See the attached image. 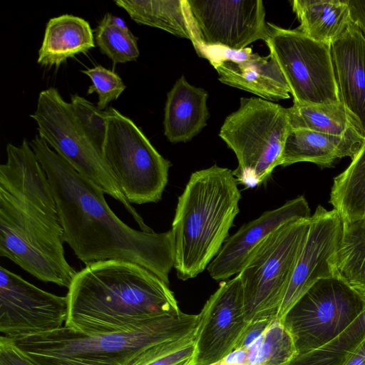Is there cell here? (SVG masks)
<instances>
[{
	"mask_svg": "<svg viewBox=\"0 0 365 365\" xmlns=\"http://www.w3.org/2000/svg\"><path fill=\"white\" fill-rule=\"evenodd\" d=\"M330 48L339 101L365 138V36L351 21Z\"/></svg>",
	"mask_w": 365,
	"mask_h": 365,
	"instance_id": "17",
	"label": "cell"
},
{
	"mask_svg": "<svg viewBox=\"0 0 365 365\" xmlns=\"http://www.w3.org/2000/svg\"><path fill=\"white\" fill-rule=\"evenodd\" d=\"M219 81L227 86L277 101L290 98V89L276 61L257 53L243 61H224L212 64Z\"/></svg>",
	"mask_w": 365,
	"mask_h": 365,
	"instance_id": "18",
	"label": "cell"
},
{
	"mask_svg": "<svg viewBox=\"0 0 365 365\" xmlns=\"http://www.w3.org/2000/svg\"><path fill=\"white\" fill-rule=\"evenodd\" d=\"M273 320L263 319L249 322L234 349H247L250 347L264 334Z\"/></svg>",
	"mask_w": 365,
	"mask_h": 365,
	"instance_id": "35",
	"label": "cell"
},
{
	"mask_svg": "<svg viewBox=\"0 0 365 365\" xmlns=\"http://www.w3.org/2000/svg\"><path fill=\"white\" fill-rule=\"evenodd\" d=\"M254 53L251 48L233 50L224 47H204L200 53V57L207 59L211 64L224 61H243L250 59Z\"/></svg>",
	"mask_w": 365,
	"mask_h": 365,
	"instance_id": "33",
	"label": "cell"
},
{
	"mask_svg": "<svg viewBox=\"0 0 365 365\" xmlns=\"http://www.w3.org/2000/svg\"><path fill=\"white\" fill-rule=\"evenodd\" d=\"M343 222L335 210L318 205L310 217L308 233L276 319L282 322L295 302L319 279L334 277L333 260L342 235Z\"/></svg>",
	"mask_w": 365,
	"mask_h": 365,
	"instance_id": "15",
	"label": "cell"
},
{
	"mask_svg": "<svg viewBox=\"0 0 365 365\" xmlns=\"http://www.w3.org/2000/svg\"><path fill=\"white\" fill-rule=\"evenodd\" d=\"M365 338V312L343 332L324 345L297 354L283 365H343Z\"/></svg>",
	"mask_w": 365,
	"mask_h": 365,
	"instance_id": "27",
	"label": "cell"
},
{
	"mask_svg": "<svg viewBox=\"0 0 365 365\" xmlns=\"http://www.w3.org/2000/svg\"><path fill=\"white\" fill-rule=\"evenodd\" d=\"M290 130L287 108L261 98H240L219 133L237 157L232 173L238 184L255 187L269 178L280 164Z\"/></svg>",
	"mask_w": 365,
	"mask_h": 365,
	"instance_id": "6",
	"label": "cell"
},
{
	"mask_svg": "<svg viewBox=\"0 0 365 365\" xmlns=\"http://www.w3.org/2000/svg\"><path fill=\"white\" fill-rule=\"evenodd\" d=\"M114 3L137 24L187 38L199 51L201 44L187 0H117Z\"/></svg>",
	"mask_w": 365,
	"mask_h": 365,
	"instance_id": "22",
	"label": "cell"
},
{
	"mask_svg": "<svg viewBox=\"0 0 365 365\" xmlns=\"http://www.w3.org/2000/svg\"><path fill=\"white\" fill-rule=\"evenodd\" d=\"M329 202L342 222L365 220V143L346 170L334 178Z\"/></svg>",
	"mask_w": 365,
	"mask_h": 365,
	"instance_id": "24",
	"label": "cell"
},
{
	"mask_svg": "<svg viewBox=\"0 0 365 365\" xmlns=\"http://www.w3.org/2000/svg\"><path fill=\"white\" fill-rule=\"evenodd\" d=\"M68 299L44 291L0 267V332L14 340L58 329L66 322Z\"/></svg>",
	"mask_w": 365,
	"mask_h": 365,
	"instance_id": "12",
	"label": "cell"
},
{
	"mask_svg": "<svg viewBox=\"0 0 365 365\" xmlns=\"http://www.w3.org/2000/svg\"><path fill=\"white\" fill-rule=\"evenodd\" d=\"M48 178L64 241L86 265L118 259L138 264L169 285L174 267L171 230L148 232L131 228L112 211L104 191L78 173L36 135L29 141Z\"/></svg>",
	"mask_w": 365,
	"mask_h": 365,
	"instance_id": "1",
	"label": "cell"
},
{
	"mask_svg": "<svg viewBox=\"0 0 365 365\" xmlns=\"http://www.w3.org/2000/svg\"><path fill=\"white\" fill-rule=\"evenodd\" d=\"M0 165V256L36 279L68 288L63 229L46 174L29 142L6 145Z\"/></svg>",
	"mask_w": 365,
	"mask_h": 365,
	"instance_id": "2",
	"label": "cell"
},
{
	"mask_svg": "<svg viewBox=\"0 0 365 365\" xmlns=\"http://www.w3.org/2000/svg\"><path fill=\"white\" fill-rule=\"evenodd\" d=\"M0 365H38L14 343L4 336H0Z\"/></svg>",
	"mask_w": 365,
	"mask_h": 365,
	"instance_id": "34",
	"label": "cell"
},
{
	"mask_svg": "<svg viewBox=\"0 0 365 365\" xmlns=\"http://www.w3.org/2000/svg\"><path fill=\"white\" fill-rule=\"evenodd\" d=\"M68 289L65 326L88 335L135 331L181 312L168 284L129 261L88 264Z\"/></svg>",
	"mask_w": 365,
	"mask_h": 365,
	"instance_id": "3",
	"label": "cell"
},
{
	"mask_svg": "<svg viewBox=\"0 0 365 365\" xmlns=\"http://www.w3.org/2000/svg\"><path fill=\"white\" fill-rule=\"evenodd\" d=\"M197 319L198 314L180 312L155 319L135 331L95 335L64 325L13 341L38 365H131L151 346L195 332Z\"/></svg>",
	"mask_w": 365,
	"mask_h": 365,
	"instance_id": "5",
	"label": "cell"
},
{
	"mask_svg": "<svg viewBox=\"0 0 365 365\" xmlns=\"http://www.w3.org/2000/svg\"><path fill=\"white\" fill-rule=\"evenodd\" d=\"M333 267L334 277L365 299V220L343 222Z\"/></svg>",
	"mask_w": 365,
	"mask_h": 365,
	"instance_id": "25",
	"label": "cell"
},
{
	"mask_svg": "<svg viewBox=\"0 0 365 365\" xmlns=\"http://www.w3.org/2000/svg\"><path fill=\"white\" fill-rule=\"evenodd\" d=\"M106 13L94 30V38L103 54L113 64L135 61L139 57L138 38L130 30H124L112 23Z\"/></svg>",
	"mask_w": 365,
	"mask_h": 365,
	"instance_id": "29",
	"label": "cell"
},
{
	"mask_svg": "<svg viewBox=\"0 0 365 365\" xmlns=\"http://www.w3.org/2000/svg\"><path fill=\"white\" fill-rule=\"evenodd\" d=\"M310 217L289 221L268 235L250 252L238 274L247 322L276 319L304 244Z\"/></svg>",
	"mask_w": 365,
	"mask_h": 365,
	"instance_id": "7",
	"label": "cell"
},
{
	"mask_svg": "<svg viewBox=\"0 0 365 365\" xmlns=\"http://www.w3.org/2000/svg\"><path fill=\"white\" fill-rule=\"evenodd\" d=\"M365 312V299L340 279L317 281L290 308L282 323L297 354L334 339Z\"/></svg>",
	"mask_w": 365,
	"mask_h": 365,
	"instance_id": "10",
	"label": "cell"
},
{
	"mask_svg": "<svg viewBox=\"0 0 365 365\" xmlns=\"http://www.w3.org/2000/svg\"><path fill=\"white\" fill-rule=\"evenodd\" d=\"M365 143L359 132L337 136L307 129H291L282 152L280 166L299 162H309L322 167H330L338 159H351Z\"/></svg>",
	"mask_w": 365,
	"mask_h": 365,
	"instance_id": "19",
	"label": "cell"
},
{
	"mask_svg": "<svg viewBox=\"0 0 365 365\" xmlns=\"http://www.w3.org/2000/svg\"><path fill=\"white\" fill-rule=\"evenodd\" d=\"M110 21L115 26L124 29V30H130L126 23L120 17L113 16L110 14Z\"/></svg>",
	"mask_w": 365,
	"mask_h": 365,
	"instance_id": "39",
	"label": "cell"
},
{
	"mask_svg": "<svg viewBox=\"0 0 365 365\" xmlns=\"http://www.w3.org/2000/svg\"><path fill=\"white\" fill-rule=\"evenodd\" d=\"M265 42L290 89L294 103L329 104L340 102L330 45L315 41L297 29L267 23Z\"/></svg>",
	"mask_w": 365,
	"mask_h": 365,
	"instance_id": "11",
	"label": "cell"
},
{
	"mask_svg": "<svg viewBox=\"0 0 365 365\" xmlns=\"http://www.w3.org/2000/svg\"><path fill=\"white\" fill-rule=\"evenodd\" d=\"M247 322L240 277L220 284L198 314L191 365H214L232 352Z\"/></svg>",
	"mask_w": 365,
	"mask_h": 365,
	"instance_id": "14",
	"label": "cell"
},
{
	"mask_svg": "<svg viewBox=\"0 0 365 365\" xmlns=\"http://www.w3.org/2000/svg\"><path fill=\"white\" fill-rule=\"evenodd\" d=\"M30 117L37 124L38 135L56 153L106 194L121 202L142 231L153 232L127 200L103 155L78 125L70 103L63 99L58 88L51 87L39 93L36 109Z\"/></svg>",
	"mask_w": 365,
	"mask_h": 365,
	"instance_id": "9",
	"label": "cell"
},
{
	"mask_svg": "<svg viewBox=\"0 0 365 365\" xmlns=\"http://www.w3.org/2000/svg\"><path fill=\"white\" fill-rule=\"evenodd\" d=\"M246 350L250 365H283L297 354L291 334L277 319Z\"/></svg>",
	"mask_w": 365,
	"mask_h": 365,
	"instance_id": "28",
	"label": "cell"
},
{
	"mask_svg": "<svg viewBox=\"0 0 365 365\" xmlns=\"http://www.w3.org/2000/svg\"><path fill=\"white\" fill-rule=\"evenodd\" d=\"M195 351V331L145 350L131 365H191Z\"/></svg>",
	"mask_w": 365,
	"mask_h": 365,
	"instance_id": "30",
	"label": "cell"
},
{
	"mask_svg": "<svg viewBox=\"0 0 365 365\" xmlns=\"http://www.w3.org/2000/svg\"><path fill=\"white\" fill-rule=\"evenodd\" d=\"M70 104L76 123L103 155L108 130L105 110H99L93 103L76 93L71 96Z\"/></svg>",
	"mask_w": 365,
	"mask_h": 365,
	"instance_id": "31",
	"label": "cell"
},
{
	"mask_svg": "<svg viewBox=\"0 0 365 365\" xmlns=\"http://www.w3.org/2000/svg\"><path fill=\"white\" fill-rule=\"evenodd\" d=\"M298 30L311 38L331 45L351 22L347 0H294Z\"/></svg>",
	"mask_w": 365,
	"mask_h": 365,
	"instance_id": "23",
	"label": "cell"
},
{
	"mask_svg": "<svg viewBox=\"0 0 365 365\" xmlns=\"http://www.w3.org/2000/svg\"><path fill=\"white\" fill-rule=\"evenodd\" d=\"M93 30L86 19L72 14L51 18L46 24L37 63L58 68L68 58L95 47Z\"/></svg>",
	"mask_w": 365,
	"mask_h": 365,
	"instance_id": "21",
	"label": "cell"
},
{
	"mask_svg": "<svg viewBox=\"0 0 365 365\" xmlns=\"http://www.w3.org/2000/svg\"><path fill=\"white\" fill-rule=\"evenodd\" d=\"M201 47L242 50L269 38L261 0H187Z\"/></svg>",
	"mask_w": 365,
	"mask_h": 365,
	"instance_id": "13",
	"label": "cell"
},
{
	"mask_svg": "<svg viewBox=\"0 0 365 365\" xmlns=\"http://www.w3.org/2000/svg\"><path fill=\"white\" fill-rule=\"evenodd\" d=\"M232 171L214 165L192 173L179 196L172 223L174 268L185 281L218 254L240 212L241 192Z\"/></svg>",
	"mask_w": 365,
	"mask_h": 365,
	"instance_id": "4",
	"label": "cell"
},
{
	"mask_svg": "<svg viewBox=\"0 0 365 365\" xmlns=\"http://www.w3.org/2000/svg\"><path fill=\"white\" fill-rule=\"evenodd\" d=\"M310 217V208L304 196L264 212L257 219L242 225L225 240L207 268L210 276L220 281L238 274L252 250L268 235L289 221Z\"/></svg>",
	"mask_w": 365,
	"mask_h": 365,
	"instance_id": "16",
	"label": "cell"
},
{
	"mask_svg": "<svg viewBox=\"0 0 365 365\" xmlns=\"http://www.w3.org/2000/svg\"><path fill=\"white\" fill-rule=\"evenodd\" d=\"M214 365H250L246 349H234Z\"/></svg>",
	"mask_w": 365,
	"mask_h": 365,
	"instance_id": "37",
	"label": "cell"
},
{
	"mask_svg": "<svg viewBox=\"0 0 365 365\" xmlns=\"http://www.w3.org/2000/svg\"><path fill=\"white\" fill-rule=\"evenodd\" d=\"M207 98L205 89L190 84L184 76L175 81L167 93L164 110V135L169 142H187L207 125Z\"/></svg>",
	"mask_w": 365,
	"mask_h": 365,
	"instance_id": "20",
	"label": "cell"
},
{
	"mask_svg": "<svg viewBox=\"0 0 365 365\" xmlns=\"http://www.w3.org/2000/svg\"><path fill=\"white\" fill-rule=\"evenodd\" d=\"M287 110L291 129H307L337 136L353 132L360 133L341 102L329 104L294 103Z\"/></svg>",
	"mask_w": 365,
	"mask_h": 365,
	"instance_id": "26",
	"label": "cell"
},
{
	"mask_svg": "<svg viewBox=\"0 0 365 365\" xmlns=\"http://www.w3.org/2000/svg\"><path fill=\"white\" fill-rule=\"evenodd\" d=\"M88 76L92 84L89 86L87 94L96 93L98 97L97 107L103 110L113 101L118 99L126 88L122 78L113 70L102 66L81 70Z\"/></svg>",
	"mask_w": 365,
	"mask_h": 365,
	"instance_id": "32",
	"label": "cell"
},
{
	"mask_svg": "<svg viewBox=\"0 0 365 365\" xmlns=\"http://www.w3.org/2000/svg\"><path fill=\"white\" fill-rule=\"evenodd\" d=\"M343 365H365V338Z\"/></svg>",
	"mask_w": 365,
	"mask_h": 365,
	"instance_id": "38",
	"label": "cell"
},
{
	"mask_svg": "<svg viewBox=\"0 0 365 365\" xmlns=\"http://www.w3.org/2000/svg\"><path fill=\"white\" fill-rule=\"evenodd\" d=\"M350 15L365 36V0H347Z\"/></svg>",
	"mask_w": 365,
	"mask_h": 365,
	"instance_id": "36",
	"label": "cell"
},
{
	"mask_svg": "<svg viewBox=\"0 0 365 365\" xmlns=\"http://www.w3.org/2000/svg\"><path fill=\"white\" fill-rule=\"evenodd\" d=\"M105 112L108 130L103 157L115 181L130 204L158 202L171 163L130 118L112 106Z\"/></svg>",
	"mask_w": 365,
	"mask_h": 365,
	"instance_id": "8",
	"label": "cell"
}]
</instances>
